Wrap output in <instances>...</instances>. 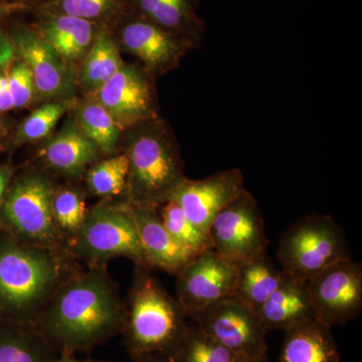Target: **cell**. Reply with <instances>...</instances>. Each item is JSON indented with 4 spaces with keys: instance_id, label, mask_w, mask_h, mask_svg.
Here are the masks:
<instances>
[{
    "instance_id": "cell-1",
    "label": "cell",
    "mask_w": 362,
    "mask_h": 362,
    "mask_svg": "<svg viewBox=\"0 0 362 362\" xmlns=\"http://www.w3.org/2000/svg\"><path fill=\"white\" fill-rule=\"evenodd\" d=\"M126 303L106 267L78 271L54 293L35 328L62 356L89 351L122 333Z\"/></svg>"
},
{
    "instance_id": "cell-2",
    "label": "cell",
    "mask_w": 362,
    "mask_h": 362,
    "mask_svg": "<svg viewBox=\"0 0 362 362\" xmlns=\"http://www.w3.org/2000/svg\"><path fill=\"white\" fill-rule=\"evenodd\" d=\"M68 250L16 239L0 246V304L13 323L35 326L59 287L78 272Z\"/></svg>"
},
{
    "instance_id": "cell-3",
    "label": "cell",
    "mask_w": 362,
    "mask_h": 362,
    "mask_svg": "<svg viewBox=\"0 0 362 362\" xmlns=\"http://www.w3.org/2000/svg\"><path fill=\"white\" fill-rule=\"evenodd\" d=\"M187 315L150 268L136 267L122 334L131 358L175 354L188 328Z\"/></svg>"
},
{
    "instance_id": "cell-4",
    "label": "cell",
    "mask_w": 362,
    "mask_h": 362,
    "mask_svg": "<svg viewBox=\"0 0 362 362\" xmlns=\"http://www.w3.org/2000/svg\"><path fill=\"white\" fill-rule=\"evenodd\" d=\"M129 162L126 202L157 209L187 177L176 143L158 118L130 128L125 151Z\"/></svg>"
},
{
    "instance_id": "cell-5",
    "label": "cell",
    "mask_w": 362,
    "mask_h": 362,
    "mask_svg": "<svg viewBox=\"0 0 362 362\" xmlns=\"http://www.w3.org/2000/svg\"><path fill=\"white\" fill-rule=\"evenodd\" d=\"M68 250L74 258L89 267L105 266L112 259L124 257L132 259L136 267L150 268L130 204L126 202H103L88 209Z\"/></svg>"
},
{
    "instance_id": "cell-6",
    "label": "cell",
    "mask_w": 362,
    "mask_h": 362,
    "mask_svg": "<svg viewBox=\"0 0 362 362\" xmlns=\"http://www.w3.org/2000/svg\"><path fill=\"white\" fill-rule=\"evenodd\" d=\"M281 270L307 282L324 269L350 258L344 230L326 214H310L296 221L280 238Z\"/></svg>"
},
{
    "instance_id": "cell-7",
    "label": "cell",
    "mask_w": 362,
    "mask_h": 362,
    "mask_svg": "<svg viewBox=\"0 0 362 362\" xmlns=\"http://www.w3.org/2000/svg\"><path fill=\"white\" fill-rule=\"evenodd\" d=\"M56 189L51 178L37 170L23 173L13 183L4 201L2 216L18 239L39 246L68 250L52 216Z\"/></svg>"
},
{
    "instance_id": "cell-8",
    "label": "cell",
    "mask_w": 362,
    "mask_h": 362,
    "mask_svg": "<svg viewBox=\"0 0 362 362\" xmlns=\"http://www.w3.org/2000/svg\"><path fill=\"white\" fill-rule=\"evenodd\" d=\"M207 235L214 251L239 265L268 249L258 202L247 189L216 214Z\"/></svg>"
},
{
    "instance_id": "cell-9",
    "label": "cell",
    "mask_w": 362,
    "mask_h": 362,
    "mask_svg": "<svg viewBox=\"0 0 362 362\" xmlns=\"http://www.w3.org/2000/svg\"><path fill=\"white\" fill-rule=\"evenodd\" d=\"M318 322L332 328L346 325L362 311V265L351 258L324 269L307 281Z\"/></svg>"
},
{
    "instance_id": "cell-10",
    "label": "cell",
    "mask_w": 362,
    "mask_h": 362,
    "mask_svg": "<svg viewBox=\"0 0 362 362\" xmlns=\"http://www.w3.org/2000/svg\"><path fill=\"white\" fill-rule=\"evenodd\" d=\"M195 324L235 354L267 356L265 329L258 314L235 296L223 298L192 314Z\"/></svg>"
},
{
    "instance_id": "cell-11",
    "label": "cell",
    "mask_w": 362,
    "mask_h": 362,
    "mask_svg": "<svg viewBox=\"0 0 362 362\" xmlns=\"http://www.w3.org/2000/svg\"><path fill=\"white\" fill-rule=\"evenodd\" d=\"M239 264L233 263L213 249L197 255L177 275V301L187 317L233 296Z\"/></svg>"
},
{
    "instance_id": "cell-12",
    "label": "cell",
    "mask_w": 362,
    "mask_h": 362,
    "mask_svg": "<svg viewBox=\"0 0 362 362\" xmlns=\"http://www.w3.org/2000/svg\"><path fill=\"white\" fill-rule=\"evenodd\" d=\"M110 30L116 32L118 45L139 59L151 75L175 68L192 49L185 40L128 8Z\"/></svg>"
},
{
    "instance_id": "cell-13",
    "label": "cell",
    "mask_w": 362,
    "mask_h": 362,
    "mask_svg": "<svg viewBox=\"0 0 362 362\" xmlns=\"http://www.w3.org/2000/svg\"><path fill=\"white\" fill-rule=\"evenodd\" d=\"M151 74L124 63L115 75L94 93L121 129L158 118Z\"/></svg>"
},
{
    "instance_id": "cell-14",
    "label": "cell",
    "mask_w": 362,
    "mask_h": 362,
    "mask_svg": "<svg viewBox=\"0 0 362 362\" xmlns=\"http://www.w3.org/2000/svg\"><path fill=\"white\" fill-rule=\"evenodd\" d=\"M245 189L242 171L239 168L226 169L204 180L187 178L166 201L176 202L190 221L207 233L216 214Z\"/></svg>"
},
{
    "instance_id": "cell-15",
    "label": "cell",
    "mask_w": 362,
    "mask_h": 362,
    "mask_svg": "<svg viewBox=\"0 0 362 362\" xmlns=\"http://www.w3.org/2000/svg\"><path fill=\"white\" fill-rule=\"evenodd\" d=\"M6 32L16 45V52L32 73L40 96L52 100L70 93L71 78L66 62L33 26L18 23Z\"/></svg>"
},
{
    "instance_id": "cell-16",
    "label": "cell",
    "mask_w": 362,
    "mask_h": 362,
    "mask_svg": "<svg viewBox=\"0 0 362 362\" xmlns=\"http://www.w3.org/2000/svg\"><path fill=\"white\" fill-rule=\"evenodd\" d=\"M131 206L145 258L150 268L177 275L197 255L181 245L162 223L157 209Z\"/></svg>"
},
{
    "instance_id": "cell-17",
    "label": "cell",
    "mask_w": 362,
    "mask_h": 362,
    "mask_svg": "<svg viewBox=\"0 0 362 362\" xmlns=\"http://www.w3.org/2000/svg\"><path fill=\"white\" fill-rule=\"evenodd\" d=\"M126 6L192 49H197L204 39L206 28L197 14V0H126Z\"/></svg>"
},
{
    "instance_id": "cell-18",
    "label": "cell",
    "mask_w": 362,
    "mask_h": 362,
    "mask_svg": "<svg viewBox=\"0 0 362 362\" xmlns=\"http://www.w3.org/2000/svg\"><path fill=\"white\" fill-rule=\"evenodd\" d=\"M35 13L37 18L33 28L66 62L85 58L101 26L81 18L40 9L35 11Z\"/></svg>"
},
{
    "instance_id": "cell-19",
    "label": "cell",
    "mask_w": 362,
    "mask_h": 362,
    "mask_svg": "<svg viewBox=\"0 0 362 362\" xmlns=\"http://www.w3.org/2000/svg\"><path fill=\"white\" fill-rule=\"evenodd\" d=\"M257 314L267 331L286 332L306 321L316 320L306 282H301L286 274L277 290Z\"/></svg>"
},
{
    "instance_id": "cell-20",
    "label": "cell",
    "mask_w": 362,
    "mask_h": 362,
    "mask_svg": "<svg viewBox=\"0 0 362 362\" xmlns=\"http://www.w3.org/2000/svg\"><path fill=\"white\" fill-rule=\"evenodd\" d=\"M100 150L77 123L66 124L42 150L45 163L61 175L78 177L92 166Z\"/></svg>"
},
{
    "instance_id": "cell-21",
    "label": "cell",
    "mask_w": 362,
    "mask_h": 362,
    "mask_svg": "<svg viewBox=\"0 0 362 362\" xmlns=\"http://www.w3.org/2000/svg\"><path fill=\"white\" fill-rule=\"evenodd\" d=\"M280 362H340L331 328L309 320L286 331Z\"/></svg>"
},
{
    "instance_id": "cell-22",
    "label": "cell",
    "mask_w": 362,
    "mask_h": 362,
    "mask_svg": "<svg viewBox=\"0 0 362 362\" xmlns=\"http://www.w3.org/2000/svg\"><path fill=\"white\" fill-rule=\"evenodd\" d=\"M285 277L267 252L239 265L235 295L246 306L258 313L259 308L277 290Z\"/></svg>"
},
{
    "instance_id": "cell-23",
    "label": "cell",
    "mask_w": 362,
    "mask_h": 362,
    "mask_svg": "<svg viewBox=\"0 0 362 362\" xmlns=\"http://www.w3.org/2000/svg\"><path fill=\"white\" fill-rule=\"evenodd\" d=\"M119 47L120 45L110 28L100 26L81 70L80 84L83 90L94 94L115 75L124 64Z\"/></svg>"
},
{
    "instance_id": "cell-24",
    "label": "cell",
    "mask_w": 362,
    "mask_h": 362,
    "mask_svg": "<svg viewBox=\"0 0 362 362\" xmlns=\"http://www.w3.org/2000/svg\"><path fill=\"white\" fill-rule=\"evenodd\" d=\"M58 356L35 326L11 322L0 327V362H54Z\"/></svg>"
},
{
    "instance_id": "cell-25",
    "label": "cell",
    "mask_w": 362,
    "mask_h": 362,
    "mask_svg": "<svg viewBox=\"0 0 362 362\" xmlns=\"http://www.w3.org/2000/svg\"><path fill=\"white\" fill-rule=\"evenodd\" d=\"M76 123L100 152L111 153L120 139L121 129L110 114L96 100H86L76 109Z\"/></svg>"
},
{
    "instance_id": "cell-26",
    "label": "cell",
    "mask_w": 362,
    "mask_h": 362,
    "mask_svg": "<svg viewBox=\"0 0 362 362\" xmlns=\"http://www.w3.org/2000/svg\"><path fill=\"white\" fill-rule=\"evenodd\" d=\"M126 8V0H52L39 9L65 14L110 28L125 13Z\"/></svg>"
},
{
    "instance_id": "cell-27",
    "label": "cell",
    "mask_w": 362,
    "mask_h": 362,
    "mask_svg": "<svg viewBox=\"0 0 362 362\" xmlns=\"http://www.w3.org/2000/svg\"><path fill=\"white\" fill-rule=\"evenodd\" d=\"M173 354L177 362H235L239 357V354L226 349L197 324L188 326Z\"/></svg>"
},
{
    "instance_id": "cell-28",
    "label": "cell",
    "mask_w": 362,
    "mask_h": 362,
    "mask_svg": "<svg viewBox=\"0 0 362 362\" xmlns=\"http://www.w3.org/2000/svg\"><path fill=\"white\" fill-rule=\"evenodd\" d=\"M128 173L129 162L127 156L125 153L118 154L93 164L86 175V182L93 194L110 199L125 194Z\"/></svg>"
},
{
    "instance_id": "cell-29",
    "label": "cell",
    "mask_w": 362,
    "mask_h": 362,
    "mask_svg": "<svg viewBox=\"0 0 362 362\" xmlns=\"http://www.w3.org/2000/svg\"><path fill=\"white\" fill-rule=\"evenodd\" d=\"M157 211L170 235L195 255L211 249L209 235L194 225L176 202L166 201Z\"/></svg>"
},
{
    "instance_id": "cell-30",
    "label": "cell",
    "mask_w": 362,
    "mask_h": 362,
    "mask_svg": "<svg viewBox=\"0 0 362 362\" xmlns=\"http://www.w3.org/2000/svg\"><path fill=\"white\" fill-rule=\"evenodd\" d=\"M88 209L84 197L75 188H57L52 197V216L66 247L84 223Z\"/></svg>"
},
{
    "instance_id": "cell-31",
    "label": "cell",
    "mask_w": 362,
    "mask_h": 362,
    "mask_svg": "<svg viewBox=\"0 0 362 362\" xmlns=\"http://www.w3.org/2000/svg\"><path fill=\"white\" fill-rule=\"evenodd\" d=\"M70 101H54L42 105L33 111L21 125L18 134V141H39L51 134L59 119L70 108Z\"/></svg>"
},
{
    "instance_id": "cell-32",
    "label": "cell",
    "mask_w": 362,
    "mask_h": 362,
    "mask_svg": "<svg viewBox=\"0 0 362 362\" xmlns=\"http://www.w3.org/2000/svg\"><path fill=\"white\" fill-rule=\"evenodd\" d=\"M14 108H23L33 101L35 86L32 73L23 62L16 64L7 76Z\"/></svg>"
},
{
    "instance_id": "cell-33",
    "label": "cell",
    "mask_w": 362,
    "mask_h": 362,
    "mask_svg": "<svg viewBox=\"0 0 362 362\" xmlns=\"http://www.w3.org/2000/svg\"><path fill=\"white\" fill-rule=\"evenodd\" d=\"M16 54L18 52L13 40L9 37L6 28L2 26L0 28V70H4L11 65Z\"/></svg>"
},
{
    "instance_id": "cell-34",
    "label": "cell",
    "mask_w": 362,
    "mask_h": 362,
    "mask_svg": "<svg viewBox=\"0 0 362 362\" xmlns=\"http://www.w3.org/2000/svg\"><path fill=\"white\" fill-rule=\"evenodd\" d=\"M14 108L13 100L9 89L7 76L0 75V112H7Z\"/></svg>"
},
{
    "instance_id": "cell-35",
    "label": "cell",
    "mask_w": 362,
    "mask_h": 362,
    "mask_svg": "<svg viewBox=\"0 0 362 362\" xmlns=\"http://www.w3.org/2000/svg\"><path fill=\"white\" fill-rule=\"evenodd\" d=\"M7 4L18 7L21 11L26 8H33V11L39 9L40 7L47 6L52 0H4Z\"/></svg>"
},
{
    "instance_id": "cell-36",
    "label": "cell",
    "mask_w": 362,
    "mask_h": 362,
    "mask_svg": "<svg viewBox=\"0 0 362 362\" xmlns=\"http://www.w3.org/2000/svg\"><path fill=\"white\" fill-rule=\"evenodd\" d=\"M134 362H177L171 354H153L134 359Z\"/></svg>"
},
{
    "instance_id": "cell-37",
    "label": "cell",
    "mask_w": 362,
    "mask_h": 362,
    "mask_svg": "<svg viewBox=\"0 0 362 362\" xmlns=\"http://www.w3.org/2000/svg\"><path fill=\"white\" fill-rule=\"evenodd\" d=\"M11 169L8 168H0V202L4 199V194H6L7 187H8L9 182H11Z\"/></svg>"
},
{
    "instance_id": "cell-38",
    "label": "cell",
    "mask_w": 362,
    "mask_h": 362,
    "mask_svg": "<svg viewBox=\"0 0 362 362\" xmlns=\"http://www.w3.org/2000/svg\"><path fill=\"white\" fill-rule=\"evenodd\" d=\"M21 9L18 7L11 6V4H7L4 0H0V28L4 26V21L11 14L20 11Z\"/></svg>"
},
{
    "instance_id": "cell-39",
    "label": "cell",
    "mask_w": 362,
    "mask_h": 362,
    "mask_svg": "<svg viewBox=\"0 0 362 362\" xmlns=\"http://www.w3.org/2000/svg\"><path fill=\"white\" fill-rule=\"evenodd\" d=\"M54 362H106L99 361H92V359H78L74 356H62L59 354L58 357L54 359Z\"/></svg>"
},
{
    "instance_id": "cell-40",
    "label": "cell",
    "mask_w": 362,
    "mask_h": 362,
    "mask_svg": "<svg viewBox=\"0 0 362 362\" xmlns=\"http://www.w3.org/2000/svg\"><path fill=\"white\" fill-rule=\"evenodd\" d=\"M235 362H268L267 356L262 357H249L245 356H239Z\"/></svg>"
}]
</instances>
